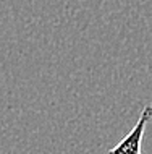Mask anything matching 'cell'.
Instances as JSON below:
<instances>
[{
	"instance_id": "obj_1",
	"label": "cell",
	"mask_w": 152,
	"mask_h": 154,
	"mask_svg": "<svg viewBox=\"0 0 152 154\" xmlns=\"http://www.w3.org/2000/svg\"><path fill=\"white\" fill-rule=\"evenodd\" d=\"M152 119V106H144L136 125L117 146H113L107 154H142V138L146 133V125Z\"/></svg>"
}]
</instances>
